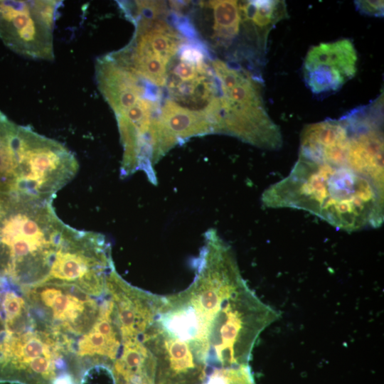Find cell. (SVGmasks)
Listing matches in <instances>:
<instances>
[{
    "instance_id": "6da1fadb",
    "label": "cell",
    "mask_w": 384,
    "mask_h": 384,
    "mask_svg": "<svg viewBox=\"0 0 384 384\" xmlns=\"http://www.w3.org/2000/svg\"><path fill=\"white\" fill-rule=\"evenodd\" d=\"M383 181L345 164L299 156L290 173L262 195L268 208L308 211L346 232L380 227Z\"/></svg>"
},
{
    "instance_id": "7a4b0ae2",
    "label": "cell",
    "mask_w": 384,
    "mask_h": 384,
    "mask_svg": "<svg viewBox=\"0 0 384 384\" xmlns=\"http://www.w3.org/2000/svg\"><path fill=\"white\" fill-rule=\"evenodd\" d=\"M53 199L0 194V277L19 288L43 283L65 223Z\"/></svg>"
},
{
    "instance_id": "3957f363",
    "label": "cell",
    "mask_w": 384,
    "mask_h": 384,
    "mask_svg": "<svg viewBox=\"0 0 384 384\" xmlns=\"http://www.w3.org/2000/svg\"><path fill=\"white\" fill-rule=\"evenodd\" d=\"M211 68L219 93L203 110L213 133L230 135L261 149H280L282 133L266 109L261 78L220 59L213 60Z\"/></svg>"
},
{
    "instance_id": "277c9868",
    "label": "cell",
    "mask_w": 384,
    "mask_h": 384,
    "mask_svg": "<svg viewBox=\"0 0 384 384\" xmlns=\"http://www.w3.org/2000/svg\"><path fill=\"white\" fill-rule=\"evenodd\" d=\"M279 317L278 311L242 283L224 300L210 324L209 370L248 365L258 336Z\"/></svg>"
},
{
    "instance_id": "5b68a950",
    "label": "cell",
    "mask_w": 384,
    "mask_h": 384,
    "mask_svg": "<svg viewBox=\"0 0 384 384\" xmlns=\"http://www.w3.org/2000/svg\"><path fill=\"white\" fill-rule=\"evenodd\" d=\"M114 268L111 245L105 235L65 225L43 283L73 284L101 298L105 294L107 277Z\"/></svg>"
},
{
    "instance_id": "8992f818",
    "label": "cell",
    "mask_w": 384,
    "mask_h": 384,
    "mask_svg": "<svg viewBox=\"0 0 384 384\" xmlns=\"http://www.w3.org/2000/svg\"><path fill=\"white\" fill-rule=\"evenodd\" d=\"M18 156L17 193L43 199H53L79 168L66 146L28 126L20 127Z\"/></svg>"
},
{
    "instance_id": "52a82bcc",
    "label": "cell",
    "mask_w": 384,
    "mask_h": 384,
    "mask_svg": "<svg viewBox=\"0 0 384 384\" xmlns=\"http://www.w3.org/2000/svg\"><path fill=\"white\" fill-rule=\"evenodd\" d=\"M68 353L63 338L36 323L6 336L0 360V382L52 384L57 370L65 368Z\"/></svg>"
},
{
    "instance_id": "ba28073f",
    "label": "cell",
    "mask_w": 384,
    "mask_h": 384,
    "mask_svg": "<svg viewBox=\"0 0 384 384\" xmlns=\"http://www.w3.org/2000/svg\"><path fill=\"white\" fill-rule=\"evenodd\" d=\"M20 289L36 323L73 343L91 329L98 316L102 297H92L77 286L48 282Z\"/></svg>"
},
{
    "instance_id": "9c48e42d",
    "label": "cell",
    "mask_w": 384,
    "mask_h": 384,
    "mask_svg": "<svg viewBox=\"0 0 384 384\" xmlns=\"http://www.w3.org/2000/svg\"><path fill=\"white\" fill-rule=\"evenodd\" d=\"M62 2L0 0V38L17 54L53 60V30Z\"/></svg>"
},
{
    "instance_id": "30bf717a",
    "label": "cell",
    "mask_w": 384,
    "mask_h": 384,
    "mask_svg": "<svg viewBox=\"0 0 384 384\" xmlns=\"http://www.w3.org/2000/svg\"><path fill=\"white\" fill-rule=\"evenodd\" d=\"M142 342L155 360L154 384H203L207 363L187 343L164 331L154 320Z\"/></svg>"
},
{
    "instance_id": "8fae6325",
    "label": "cell",
    "mask_w": 384,
    "mask_h": 384,
    "mask_svg": "<svg viewBox=\"0 0 384 384\" xmlns=\"http://www.w3.org/2000/svg\"><path fill=\"white\" fill-rule=\"evenodd\" d=\"M358 55L348 38L321 43L308 50L302 67L304 80L316 95L336 92L357 71Z\"/></svg>"
},
{
    "instance_id": "7c38bea8",
    "label": "cell",
    "mask_w": 384,
    "mask_h": 384,
    "mask_svg": "<svg viewBox=\"0 0 384 384\" xmlns=\"http://www.w3.org/2000/svg\"><path fill=\"white\" fill-rule=\"evenodd\" d=\"M213 133L205 112L166 100L154 117L149 132L151 156L155 165L171 149L191 137Z\"/></svg>"
},
{
    "instance_id": "4fadbf2b",
    "label": "cell",
    "mask_w": 384,
    "mask_h": 384,
    "mask_svg": "<svg viewBox=\"0 0 384 384\" xmlns=\"http://www.w3.org/2000/svg\"><path fill=\"white\" fill-rule=\"evenodd\" d=\"M105 293L112 299L122 343L140 339L151 326L162 304V296L134 287L114 268L106 279Z\"/></svg>"
},
{
    "instance_id": "5bb4252c",
    "label": "cell",
    "mask_w": 384,
    "mask_h": 384,
    "mask_svg": "<svg viewBox=\"0 0 384 384\" xmlns=\"http://www.w3.org/2000/svg\"><path fill=\"white\" fill-rule=\"evenodd\" d=\"M122 348L114 303L107 294L101 298L98 316L90 330L75 341L73 353L78 358H92L113 365Z\"/></svg>"
},
{
    "instance_id": "9a60e30c",
    "label": "cell",
    "mask_w": 384,
    "mask_h": 384,
    "mask_svg": "<svg viewBox=\"0 0 384 384\" xmlns=\"http://www.w3.org/2000/svg\"><path fill=\"white\" fill-rule=\"evenodd\" d=\"M348 132L341 118L326 119L307 124L303 129L299 156L351 166L348 161Z\"/></svg>"
},
{
    "instance_id": "2e32d148",
    "label": "cell",
    "mask_w": 384,
    "mask_h": 384,
    "mask_svg": "<svg viewBox=\"0 0 384 384\" xmlns=\"http://www.w3.org/2000/svg\"><path fill=\"white\" fill-rule=\"evenodd\" d=\"M242 26L262 52L267 48L269 33L288 17L286 4L280 0L246 1L240 3Z\"/></svg>"
},
{
    "instance_id": "e0dca14e",
    "label": "cell",
    "mask_w": 384,
    "mask_h": 384,
    "mask_svg": "<svg viewBox=\"0 0 384 384\" xmlns=\"http://www.w3.org/2000/svg\"><path fill=\"white\" fill-rule=\"evenodd\" d=\"M18 128L0 110V194L18 193Z\"/></svg>"
},
{
    "instance_id": "ac0fdd59",
    "label": "cell",
    "mask_w": 384,
    "mask_h": 384,
    "mask_svg": "<svg viewBox=\"0 0 384 384\" xmlns=\"http://www.w3.org/2000/svg\"><path fill=\"white\" fill-rule=\"evenodd\" d=\"M213 16V36L228 45L238 36L242 26L240 4L238 1H209Z\"/></svg>"
},
{
    "instance_id": "d6986e66",
    "label": "cell",
    "mask_w": 384,
    "mask_h": 384,
    "mask_svg": "<svg viewBox=\"0 0 384 384\" xmlns=\"http://www.w3.org/2000/svg\"><path fill=\"white\" fill-rule=\"evenodd\" d=\"M203 384H256L249 365L212 368Z\"/></svg>"
},
{
    "instance_id": "ffe728a7",
    "label": "cell",
    "mask_w": 384,
    "mask_h": 384,
    "mask_svg": "<svg viewBox=\"0 0 384 384\" xmlns=\"http://www.w3.org/2000/svg\"><path fill=\"white\" fill-rule=\"evenodd\" d=\"M355 5L361 14L373 16L383 15V1H355Z\"/></svg>"
},
{
    "instance_id": "44dd1931",
    "label": "cell",
    "mask_w": 384,
    "mask_h": 384,
    "mask_svg": "<svg viewBox=\"0 0 384 384\" xmlns=\"http://www.w3.org/2000/svg\"><path fill=\"white\" fill-rule=\"evenodd\" d=\"M52 384H76V383L71 374L64 371L55 377Z\"/></svg>"
},
{
    "instance_id": "7402d4cb",
    "label": "cell",
    "mask_w": 384,
    "mask_h": 384,
    "mask_svg": "<svg viewBox=\"0 0 384 384\" xmlns=\"http://www.w3.org/2000/svg\"><path fill=\"white\" fill-rule=\"evenodd\" d=\"M6 336H7V333L6 331L4 322L1 310H0V360H1V356L3 345H4Z\"/></svg>"
},
{
    "instance_id": "603a6c76",
    "label": "cell",
    "mask_w": 384,
    "mask_h": 384,
    "mask_svg": "<svg viewBox=\"0 0 384 384\" xmlns=\"http://www.w3.org/2000/svg\"><path fill=\"white\" fill-rule=\"evenodd\" d=\"M2 282V279L0 277V284H1Z\"/></svg>"
}]
</instances>
